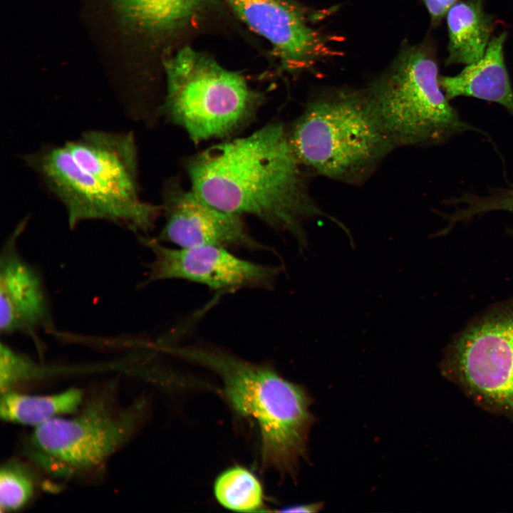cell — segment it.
Masks as SVG:
<instances>
[{
    "instance_id": "7c38bea8",
    "label": "cell",
    "mask_w": 513,
    "mask_h": 513,
    "mask_svg": "<svg viewBox=\"0 0 513 513\" xmlns=\"http://www.w3.org/2000/svg\"><path fill=\"white\" fill-rule=\"evenodd\" d=\"M26 224L25 218L17 224L1 252L0 331L36 339L38 331H51L53 324L41 276L17 249V241Z\"/></svg>"
},
{
    "instance_id": "7402d4cb",
    "label": "cell",
    "mask_w": 513,
    "mask_h": 513,
    "mask_svg": "<svg viewBox=\"0 0 513 513\" xmlns=\"http://www.w3.org/2000/svg\"><path fill=\"white\" fill-rule=\"evenodd\" d=\"M434 22L440 21L457 0H423Z\"/></svg>"
},
{
    "instance_id": "44dd1931",
    "label": "cell",
    "mask_w": 513,
    "mask_h": 513,
    "mask_svg": "<svg viewBox=\"0 0 513 513\" xmlns=\"http://www.w3.org/2000/svg\"><path fill=\"white\" fill-rule=\"evenodd\" d=\"M34 364L23 355L4 343L0 348V384L1 393L9 391L14 383L28 378L34 373Z\"/></svg>"
},
{
    "instance_id": "4fadbf2b",
    "label": "cell",
    "mask_w": 513,
    "mask_h": 513,
    "mask_svg": "<svg viewBox=\"0 0 513 513\" xmlns=\"http://www.w3.org/2000/svg\"><path fill=\"white\" fill-rule=\"evenodd\" d=\"M76 162L100 184L123 199L140 196L138 157L131 132L89 130L65 144Z\"/></svg>"
},
{
    "instance_id": "277c9868",
    "label": "cell",
    "mask_w": 513,
    "mask_h": 513,
    "mask_svg": "<svg viewBox=\"0 0 513 513\" xmlns=\"http://www.w3.org/2000/svg\"><path fill=\"white\" fill-rule=\"evenodd\" d=\"M439 78L428 48L411 46L364 90L396 147L436 145L465 131H478L450 105Z\"/></svg>"
},
{
    "instance_id": "6da1fadb",
    "label": "cell",
    "mask_w": 513,
    "mask_h": 513,
    "mask_svg": "<svg viewBox=\"0 0 513 513\" xmlns=\"http://www.w3.org/2000/svg\"><path fill=\"white\" fill-rule=\"evenodd\" d=\"M303 170L279 122L213 145L187 163L191 190L204 201L242 217H255L289 233L302 248L306 242L304 223L322 214Z\"/></svg>"
},
{
    "instance_id": "ffe728a7",
    "label": "cell",
    "mask_w": 513,
    "mask_h": 513,
    "mask_svg": "<svg viewBox=\"0 0 513 513\" xmlns=\"http://www.w3.org/2000/svg\"><path fill=\"white\" fill-rule=\"evenodd\" d=\"M33 482L24 470L16 464L3 466L0 472V507L1 512L23 507L33 494Z\"/></svg>"
},
{
    "instance_id": "9c48e42d",
    "label": "cell",
    "mask_w": 513,
    "mask_h": 513,
    "mask_svg": "<svg viewBox=\"0 0 513 513\" xmlns=\"http://www.w3.org/2000/svg\"><path fill=\"white\" fill-rule=\"evenodd\" d=\"M140 405L112 410L91 402L73 418H54L36 427L32 440L45 455L73 468L98 465L129 439L137 428Z\"/></svg>"
},
{
    "instance_id": "ba28073f",
    "label": "cell",
    "mask_w": 513,
    "mask_h": 513,
    "mask_svg": "<svg viewBox=\"0 0 513 513\" xmlns=\"http://www.w3.org/2000/svg\"><path fill=\"white\" fill-rule=\"evenodd\" d=\"M152 253L143 284L178 279L230 293L242 289H271L281 267L253 262L218 246L170 247L156 238L138 236Z\"/></svg>"
},
{
    "instance_id": "8fae6325",
    "label": "cell",
    "mask_w": 513,
    "mask_h": 513,
    "mask_svg": "<svg viewBox=\"0 0 513 513\" xmlns=\"http://www.w3.org/2000/svg\"><path fill=\"white\" fill-rule=\"evenodd\" d=\"M250 29L273 47L284 69H308L329 56L325 36L309 25L301 9L289 0H224Z\"/></svg>"
},
{
    "instance_id": "d6986e66",
    "label": "cell",
    "mask_w": 513,
    "mask_h": 513,
    "mask_svg": "<svg viewBox=\"0 0 513 513\" xmlns=\"http://www.w3.org/2000/svg\"><path fill=\"white\" fill-rule=\"evenodd\" d=\"M451 204L462 203L465 206L448 216V225L443 233L460 222L467 220L477 214L492 211L513 212V187L496 189L485 196L465 194L450 200Z\"/></svg>"
},
{
    "instance_id": "ac0fdd59",
    "label": "cell",
    "mask_w": 513,
    "mask_h": 513,
    "mask_svg": "<svg viewBox=\"0 0 513 513\" xmlns=\"http://www.w3.org/2000/svg\"><path fill=\"white\" fill-rule=\"evenodd\" d=\"M214 494L224 507L241 512L264 511V495L257 477L242 466L223 471L215 480Z\"/></svg>"
},
{
    "instance_id": "3957f363",
    "label": "cell",
    "mask_w": 513,
    "mask_h": 513,
    "mask_svg": "<svg viewBox=\"0 0 513 513\" xmlns=\"http://www.w3.org/2000/svg\"><path fill=\"white\" fill-rule=\"evenodd\" d=\"M287 133L304 169L351 185L365 182L396 147L364 90L336 88L318 94Z\"/></svg>"
},
{
    "instance_id": "5bb4252c",
    "label": "cell",
    "mask_w": 513,
    "mask_h": 513,
    "mask_svg": "<svg viewBox=\"0 0 513 513\" xmlns=\"http://www.w3.org/2000/svg\"><path fill=\"white\" fill-rule=\"evenodd\" d=\"M505 32L494 36L483 56L456 76H440V85L448 100L473 97L500 104L513 116V89L504 61Z\"/></svg>"
},
{
    "instance_id": "8992f818",
    "label": "cell",
    "mask_w": 513,
    "mask_h": 513,
    "mask_svg": "<svg viewBox=\"0 0 513 513\" xmlns=\"http://www.w3.org/2000/svg\"><path fill=\"white\" fill-rule=\"evenodd\" d=\"M23 160L63 205L71 229L85 221L103 220L148 236L162 214L160 205L131 202L105 188L76 162L64 144L45 145Z\"/></svg>"
},
{
    "instance_id": "9a60e30c",
    "label": "cell",
    "mask_w": 513,
    "mask_h": 513,
    "mask_svg": "<svg viewBox=\"0 0 513 513\" xmlns=\"http://www.w3.org/2000/svg\"><path fill=\"white\" fill-rule=\"evenodd\" d=\"M449 34L447 64H470L484 54L492 28L482 0L456 2L447 13Z\"/></svg>"
},
{
    "instance_id": "30bf717a",
    "label": "cell",
    "mask_w": 513,
    "mask_h": 513,
    "mask_svg": "<svg viewBox=\"0 0 513 513\" xmlns=\"http://www.w3.org/2000/svg\"><path fill=\"white\" fill-rule=\"evenodd\" d=\"M164 225L157 238L177 247L218 246L269 252L246 227L242 217L222 210L204 201L176 179L167 180L162 191Z\"/></svg>"
},
{
    "instance_id": "52a82bcc",
    "label": "cell",
    "mask_w": 513,
    "mask_h": 513,
    "mask_svg": "<svg viewBox=\"0 0 513 513\" xmlns=\"http://www.w3.org/2000/svg\"><path fill=\"white\" fill-rule=\"evenodd\" d=\"M445 368L480 402L513 415V302L491 310L457 335Z\"/></svg>"
},
{
    "instance_id": "e0dca14e",
    "label": "cell",
    "mask_w": 513,
    "mask_h": 513,
    "mask_svg": "<svg viewBox=\"0 0 513 513\" xmlns=\"http://www.w3.org/2000/svg\"><path fill=\"white\" fill-rule=\"evenodd\" d=\"M202 0H114L120 16L128 24L146 31H164L182 23Z\"/></svg>"
},
{
    "instance_id": "2e32d148",
    "label": "cell",
    "mask_w": 513,
    "mask_h": 513,
    "mask_svg": "<svg viewBox=\"0 0 513 513\" xmlns=\"http://www.w3.org/2000/svg\"><path fill=\"white\" fill-rule=\"evenodd\" d=\"M82 395L81 391L75 388L51 395H30L9 390L2 393L0 415L6 421L37 427L57 415L76 410Z\"/></svg>"
},
{
    "instance_id": "7a4b0ae2",
    "label": "cell",
    "mask_w": 513,
    "mask_h": 513,
    "mask_svg": "<svg viewBox=\"0 0 513 513\" xmlns=\"http://www.w3.org/2000/svg\"><path fill=\"white\" fill-rule=\"evenodd\" d=\"M162 350L214 372L234 410L256 423L263 467L296 477L307 456L314 422L312 400L302 386L267 364L246 361L212 345L165 343Z\"/></svg>"
},
{
    "instance_id": "603a6c76",
    "label": "cell",
    "mask_w": 513,
    "mask_h": 513,
    "mask_svg": "<svg viewBox=\"0 0 513 513\" xmlns=\"http://www.w3.org/2000/svg\"><path fill=\"white\" fill-rule=\"evenodd\" d=\"M322 502L311 503L307 504L296 505L287 507L280 512H318L323 508Z\"/></svg>"
},
{
    "instance_id": "5b68a950",
    "label": "cell",
    "mask_w": 513,
    "mask_h": 513,
    "mask_svg": "<svg viewBox=\"0 0 513 513\" xmlns=\"http://www.w3.org/2000/svg\"><path fill=\"white\" fill-rule=\"evenodd\" d=\"M162 111L195 142L229 135L249 123L263 96L240 74L186 46L165 63Z\"/></svg>"
}]
</instances>
